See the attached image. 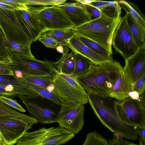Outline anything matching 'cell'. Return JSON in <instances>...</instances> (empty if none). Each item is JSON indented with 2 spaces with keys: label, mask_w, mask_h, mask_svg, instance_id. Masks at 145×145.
<instances>
[{
  "label": "cell",
  "mask_w": 145,
  "mask_h": 145,
  "mask_svg": "<svg viewBox=\"0 0 145 145\" xmlns=\"http://www.w3.org/2000/svg\"><path fill=\"white\" fill-rule=\"evenodd\" d=\"M27 8L37 17L46 31L72 29L74 27L73 24L58 6L38 7L27 6Z\"/></svg>",
  "instance_id": "cell-8"
},
{
  "label": "cell",
  "mask_w": 145,
  "mask_h": 145,
  "mask_svg": "<svg viewBox=\"0 0 145 145\" xmlns=\"http://www.w3.org/2000/svg\"><path fill=\"white\" fill-rule=\"evenodd\" d=\"M14 78L25 84L38 94L58 105L61 106L65 103L61 98L54 91L50 92L46 88L28 82L22 78Z\"/></svg>",
  "instance_id": "cell-23"
},
{
  "label": "cell",
  "mask_w": 145,
  "mask_h": 145,
  "mask_svg": "<svg viewBox=\"0 0 145 145\" xmlns=\"http://www.w3.org/2000/svg\"><path fill=\"white\" fill-rule=\"evenodd\" d=\"M72 52L86 57L94 64L101 65L113 61L112 56L107 57L93 51L80 40L75 36L67 44Z\"/></svg>",
  "instance_id": "cell-16"
},
{
  "label": "cell",
  "mask_w": 145,
  "mask_h": 145,
  "mask_svg": "<svg viewBox=\"0 0 145 145\" xmlns=\"http://www.w3.org/2000/svg\"><path fill=\"white\" fill-rule=\"evenodd\" d=\"M121 8L129 13L136 22L145 29V17L138 7L133 2L125 0L119 1Z\"/></svg>",
  "instance_id": "cell-26"
},
{
  "label": "cell",
  "mask_w": 145,
  "mask_h": 145,
  "mask_svg": "<svg viewBox=\"0 0 145 145\" xmlns=\"http://www.w3.org/2000/svg\"><path fill=\"white\" fill-rule=\"evenodd\" d=\"M48 37L56 40L59 45L66 46L71 40L76 35L72 29L48 30L44 33Z\"/></svg>",
  "instance_id": "cell-24"
},
{
  "label": "cell",
  "mask_w": 145,
  "mask_h": 145,
  "mask_svg": "<svg viewBox=\"0 0 145 145\" xmlns=\"http://www.w3.org/2000/svg\"><path fill=\"white\" fill-rule=\"evenodd\" d=\"M74 137V134L59 126L42 127L26 133L18 140L15 145H60Z\"/></svg>",
  "instance_id": "cell-4"
},
{
  "label": "cell",
  "mask_w": 145,
  "mask_h": 145,
  "mask_svg": "<svg viewBox=\"0 0 145 145\" xmlns=\"http://www.w3.org/2000/svg\"><path fill=\"white\" fill-rule=\"evenodd\" d=\"M125 61L123 73L133 86L145 74V46L139 48L135 53Z\"/></svg>",
  "instance_id": "cell-14"
},
{
  "label": "cell",
  "mask_w": 145,
  "mask_h": 145,
  "mask_svg": "<svg viewBox=\"0 0 145 145\" xmlns=\"http://www.w3.org/2000/svg\"><path fill=\"white\" fill-rule=\"evenodd\" d=\"M0 7L10 10L17 9L15 7L10 5L0 2Z\"/></svg>",
  "instance_id": "cell-44"
},
{
  "label": "cell",
  "mask_w": 145,
  "mask_h": 145,
  "mask_svg": "<svg viewBox=\"0 0 145 145\" xmlns=\"http://www.w3.org/2000/svg\"><path fill=\"white\" fill-rule=\"evenodd\" d=\"M108 1L93 0L88 5L94 7L101 11L106 5Z\"/></svg>",
  "instance_id": "cell-41"
},
{
  "label": "cell",
  "mask_w": 145,
  "mask_h": 145,
  "mask_svg": "<svg viewBox=\"0 0 145 145\" xmlns=\"http://www.w3.org/2000/svg\"><path fill=\"white\" fill-rule=\"evenodd\" d=\"M65 0H26L25 4L27 6H57L66 2Z\"/></svg>",
  "instance_id": "cell-33"
},
{
  "label": "cell",
  "mask_w": 145,
  "mask_h": 145,
  "mask_svg": "<svg viewBox=\"0 0 145 145\" xmlns=\"http://www.w3.org/2000/svg\"><path fill=\"white\" fill-rule=\"evenodd\" d=\"M127 145H139L138 144L129 141Z\"/></svg>",
  "instance_id": "cell-48"
},
{
  "label": "cell",
  "mask_w": 145,
  "mask_h": 145,
  "mask_svg": "<svg viewBox=\"0 0 145 145\" xmlns=\"http://www.w3.org/2000/svg\"><path fill=\"white\" fill-rule=\"evenodd\" d=\"M82 145H109L108 141L96 131L88 133Z\"/></svg>",
  "instance_id": "cell-30"
},
{
  "label": "cell",
  "mask_w": 145,
  "mask_h": 145,
  "mask_svg": "<svg viewBox=\"0 0 145 145\" xmlns=\"http://www.w3.org/2000/svg\"><path fill=\"white\" fill-rule=\"evenodd\" d=\"M5 36L0 28V61L8 64L12 62V56L5 45Z\"/></svg>",
  "instance_id": "cell-32"
},
{
  "label": "cell",
  "mask_w": 145,
  "mask_h": 145,
  "mask_svg": "<svg viewBox=\"0 0 145 145\" xmlns=\"http://www.w3.org/2000/svg\"><path fill=\"white\" fill-rule=\"evenodd\" d=\"M58 6L73 24L74 28L92 20L91 15L85 6L79 3L65 2Z\"/></svg>",
  "instance_id": "cell-15"
},
{
  "label": "cell",
  "mask_w": 145,
  "mask_h": 145,
  "mask_svg": "<svg viewBox=\"0 0 145 145\" xmlns=\"http://www.w3.org/2000/svg\"><path fill=\"white\" fill-rule=\"evenodd\" d=\"M34 125L16 118L0 117V134L6 145H14Z\"/></svg>",
  "instance_id": "cell-13"
},
{
  "label": "cell",
  "mask_w": 145,
  "mask_h": 145,
  "mask_svg": "<svg viewBox=\"0 0 145 145\" xmlns=\"http://www.w3.org/2000/svg\"><path fill=\"white\" fill-rule=\"evenodd\" d=\"M114 137L117 140H121L124 137V135L121 133L118 132H114Z\"/></svg>",
  "instance_id": "cell-45"
},
{
  "label": "cell",
  "mask_w": 145,
  "mask_h": 145,
  "mask_svg": "<svg viewBox=\"0 0 145 145\" xmlns=\"http://www.w3.org/2000/svg\"><path fill=\"white\" fill-rule=\"evenodd\" d=\"M123 69L116 60L101 65L93 64L87 73L76 78L87 93L110 97L113 85Z\"/></svg>",
  "instance_id": "cell-1"
},
{
  "label": "cell",
  "mask_w": 145,
  "mask_h": 145,
  "mask_svg": "<svg viewBox=\"0 0 145 145\" xmlns=\"http://www.w3.org/2000/svg\"><path fill=\"white\" fill-rule=\"evenodd\" d=\"M11 55L12 62L8 65L13 72L34 76H54L55 73L52 64L48 62Z\"/></svg>",
  "instance_id": "cell-11"
},
{
  "label": "cell",
  "mask_w": 145,
  "mask_h": 145,
  "mask_svg": "<svg viewBox=\"0 0 145 145\" xmlns=\"http://www.w3.org/2000/svg\"><path fill=\"white\" fill-rule=\"evenodd\" d=\"M129 141L123 139L117 140L114 137L110 139L108 141L109 145H127Z\"/></svg>",
  "instance_id": "cell-42"
},
{
  "label": "cell",
  "mask_w": 145,
  "mask_h": 145,
  "mask_svg": "<svg viewBox=\"0 0 145 145\" xmlns=\"http://www.w3.org/2000/svg\"><path fill=\"white\" fill-rule=\"evenodd\" d=\"M75 36L83 43L95 52L107 57L112 56L102 47L93 41L80 36L76 35Z\"/></svg>",
  "instance_id": "cell-31"
},
{
  "label": "cell",
  "mask_w": 145,
  "mask_h": 145,
  "mask_svg": "<svg viewBox=\"0 0 145 145\" xmlns=\"http://www.w3.org/2000/svg\"><path fill=\"white\" fill-rule=\"evenodd\" d=\"M0 84L7 85L10 84L13 86L23 87L28 88V86L17 79L13 78L11 79L7 76L0 75Z\"/></svg>",
  "instance_id": "cell-35"
},
{
  "label": "cell",
  "mask_w": 145,
  "mask_h": 145,
  "mask_svg": "<svg viewBox=\"0 0 145 145\" xmlns=\"http://www.w3.org/2000/svg\"><path fill=\"white\" fill-rule=\"evenodd\" d=\"M20 99L38 122L43 124L56 122L61 106L39 95L22 96Z\"/></svg>",
  "instance_id": "cell-7"
},
{
  "label": "cell",
  "mask_w": 145,
  "mask_h": 145,
  "mask_svg": "<svg viewBox=\"0 0 145 145\" xmlns=\"http://www.w3.org/2000/svg\"><path fill=\"white\" fill-rule=\"evenodd\" d=\"M74 53V68L71 76L77 78L87 73L89 71L93 63L84 56L78 53Z\"/></svg>",
  "instance_id": "cell-25"
},
{
  "label": "cell",
  "mask_w": 145,
  "mask_h": 145,
  "mask_svg": "<svg viewBox=\"0 0 145 145\" xmlns=\"http://www.w3.org/2000/svg\"><path fill=\"white\" fill-rule=\"evenodd\" d=\"M87 93L88 102L104 126L113 133H121L126 138L132 140L138 138L135 126L125 123L119 116L116 109L117 101L110 97Z\"/></svg>",
  "instance_id": "cell-2"
},
{
  "label": "cell",
  "mask_w": 145,
  "mask_h": 145,
  "mask_svg": "<svg viewBox=\"0 0 145 145\" xmlns=\"http://www.w3.org/2000/svg\"><path fill=\"white\" fill-rule=\"evenodd\" d=\"M132 89V85L123 76L122 71L114 84L110 97L122 101L130 97Z\"/></svg>",
  "instance_id": "cell-18"
},
{
  "label": "cell",
  "mask_w": 145,
  "mask_h": 145,
  "mask_svg": "<svg viewBox=\"0 0 145 145\" xmlns=\"http://www.w3.org/2000/svg\"><path fill=\"white\" fill-rule=\"evenodd\" d=\"M4 117L22 120L33 124L37 123L35 119L32 116L19 112L0 101V117Z\"/></svg>",
  "instance_id": "cell-27"
},
{
  "label": "cell",
  "mask_w": 145,
  "mask_h": 145,
  "mask_svg": "<svg viewBox=\"0 0 145 145\" xmlns=\"http://www.w3.org/2000/svg\"><path fill=\"white\" fill-rule=\"evenodd\" d=\"M57 52L63 54L64 52V49L63 46L61 45H58L56 48Z\"/></svg>",
  "instance_id": "cell-47"
},
{
  "label": "cell",
  "mask_w": 145,
  "mask_h": 145,
  "mask_svg": "<svg viewBox=\"0 0 145 145\" xmlns=\"http://www.w3.org/2000/svg\"><path fill=\"white\" fill-rule=\"evenodd\" d=\"M5 46L11 55L15 56L35 58L32 54L30 45L16 42L8 39H5Z\"/></svg>",
  "instance_id": "cell-22"
},
{
  "label": "cell",
  "mask_w": 145,
  "mask_h": 145,
  "mask_svg": "<svg viewBox=\"0 0 145 145\" xmlns=\"http://www.w3.org/2000/svg\"><path fill=\"white\" fill-rule=\"evenodd\" d=\"M0 28L6 39L26 45H31L33 42L28 35L23 18L18 10L0 7Z\"/></svg>",
  "instance_id": "cell-5"
},
{
  "label": "cell",
  "mask_w": 145,
  "mask_h": 145,
  "mask_svg": "<svg viewBox=\"0 0 145 145\" xmlns=\"http://www.w3.org/2000/svg\"><path fill=\"white\" fill-rule=\"evenodd\" d=\"M0 101L9 106H10L19 111L22 112H26L25 110L18 103L16 100L1 96Z\"/></svg>",
  "instance_id": "cell-36"
},
{
  "label": "cell",
  "mask_w": 145,
  "mask_h": 145,
  "mask_svg": "<svg viewBox=\"0 0 145 145\" xmlns=\"http://www.w3.org/2000/svg\"><path fill=\"white\" fill-rule=\"evenodd\" d=\"M84 105L65 103L61 107L56 118L59 126L74 134L82 129L84 123Z\"/></svg>",
  "instance_id": "cell-9"
},
{
  "label": "cell",
  "mask_w": 145,
  "mask_h": 145,
  "mask_svg": "<svg viewBox=\"0 0 145 145\" xmlns=\"http://www.w3.org/2000/svg\"><path fill=\"white\" fill-rule=\"evenodd\" d=\"M37 94L29 87L23 88L10 84H0V96L13 99L15 97L20 98L22 96L34 95Z\"/></svg>",
  "instance_id": "cell-20"
},
{
  "label": "cell",
  "mask_w": 145,
  "mask_h": 145,
  "mask_svg": "<svg viewBox=\"0 0 145 145\" xmlns=\"http://www.w3.org/2000/svg\"><path fill=\"white\" fill-rule=\"evenodd\" d=\"M69 51L68 48L66 47L62 56L53 66L57 72L71 75L74 68V53H69Z\"/></svg>",
  "instance_id": "cell-19"
},
{
  "label": "cell",
  "mask_w": 145,
  "mask_h": 145,
  "mask_svg": "<svg viewBox=\"0 0 145 145\" xmlns=\"http://www.w3.org/2000/svg\"><path fill=\"white\" fill-rule=\"evenodd\" d=\"M118 113L125 123L133 126L145 128V102L130 97L120 102L116 106Z\"/></svg>",
  "instance_id": "cell-10"
},
{
  "label": "cell",
  "mask_w": 145,
  "mask_h": 145,
  "mask_svg": "<svg viewBox=\"0 0 145 145\" xmlns=\"http://www.w3.org/2000/svg\"><path fill=\"white\" fill-rule=\"evenodd\" d=\"M38 40L45 46L49 48H55L58 45L56 40L52 38L47 36L44 33L40 36Z\"/></svg>",
  "instance_id": "cell-37"
},
{
  "label": "cell",
  "mask_w": 145,
  "mask_h": 145,
  "mask_svg": "<svg viewBox=\"0 0 145 145\" xmlns=\"http://www.w3.org/2000/svg\"><path fill=\"white\" fill-rule=\"evenodd\" d=\"M84 5L90 14L92 20L96 19L100 16L101 12L100 10L94 7L89 5Z\"/></svg>",
  "instance_id": "cell-40"
},
{
  "label": "cell",
  "mask_w": 145,
  "mask_h": 145,
  "mask_svg": "<svg viewBox=\"0 0 145 145\" xmlns=\"http://www.w3.org/2000/svg\"><path fill=\"white\" fill-rule=\"evenodd\" d=\"M125 16L130 31L139 48L145 46V29L138 24L129 13L126 12Z\"/></svg>",
  "instance_id": "cell-21"
},
{
  "label": "cell",
  "mask_w": 145,
  "mask_h": 145,
  "mask_svg": "<svg viewBox=\"0 0 145 145\" xmlns=\"http://www.w3.org/2000/svg\"><path fill=\"white\" fill-rule=\"evenodd\" d=\"M145 89V74L138 79L132 86V92L140 96L144 92Z\"/></svg>",
  "instance_id": "cell-34"
},
{
  "label": "cell",
  "mask_w": 145,
  "mask_h": 145,
  "mask_svg": "<svg viewBox=\"0 0 145 145\" xmlns=\"http://www.w3.org/2000/svg\"><path fill=\"white\" fill-rule=\"evenodd\" d=\"M22 16L28 35L33 42L37 40L46 31L37 17L27 8L18 10Z\"/></svg>",
  "instance_id": "cell-17"
},
{
  "label": "cell",
  "mask_w": 145,
  "mask_h": 145,
  "mask_svg": "<svg viewBox=\"0 0 145 145\" xmlns=\"http://www.w3.org/2000/svg\"><path fill=\"white\" fill-rule=\"evenodd\" d=\"M121 17H109L101 12L100 16L72 29L76 35L88 39L97 43L111 55L113 54V36Z\"/></svg>",
  "instance_id": "cell-3"
},
{
  "label": "cell",
  "mask_w": 145,
  "mask_h": 145,
  "mask_svg": "<svg viewBox=\"0 0 145 145\" xmlns=\"http://www.w3.org/2000/svg\"><path fill=\"white\" fill-rule=\"evenodd\" d=\"M0 75L13 76V72L8 64L0 61Z\"/></svg>",
  "instance_id": "cell-39"
},
{
  "label": "cell",
  "mask_w": 145,
  "mask_h": 145,
  "mask_svg": "<svg viewBox=\"0 0 145 145\" xmlns=\"http://www.w3.org/2000/svg\"><path fill=\"white\" fill-rule=\"evenodd\" d=\"M0 2L10 5L18 10L26 8V0H0Z\"/></svg>",
  "instance_id": "cell-38"
},
{
  "label": "cell",
  "mask_w": 145,
  "mask_h": 145,
  "mask_svg": "<svg viewBox=\"0 0 145 145\" xmlns=\"http://www.w3.org/2000/svg\"><path fill=\"white\" fill-rule=\"evenodd\" d=\"M0 135H1L0 134Z\"/></svg>",
  "instance_id": "cell-49"
},
{
  "label": "cell",
  "mask_w": 145,
  "mask_h": 145,
  "mask_svg": "<svg viewBox=\"0 0 145 145\" xmlns=\"http://www.w3.org/2000/svg\"><path fill=\"white\" fill-rule=\"evenodd\" d=\"M137 134L139 135L140 138L145 142V128L138 127H135Z\"/></svg>",
  "instance_id": "cell-43"
},
{
  "label": "cell",
  "mask_w": 145,
  "mask_h": 145,
  "mask_svg": "<svg viewBox=\"0 0 145 145\" xmlns=\"http://www.w3.org/2000/svg\"><path fill=\"white\" fill-rule=\"evenodd\" d=\"M93 0H75L76 2L79 3L83 5H88L91 3Z\"/></svg>",
  "instance_id": "cell-46"
},
{
  "label": "cell",
  "mask_w": 145,
  "mask_h": 145,
  "mask_svg": "<svg viewBox=\"0 0 145 145\" xmlns=\"http://www.w3.org/2000/svg\"><path fill=\"white\" fill-rule=\"evenodd\" d=\"M121 9L119 1H108L106 6L100 11L109 17L115 18L121 16Z\"/></svg>",
  "instance_id": "cell-29"
},
{
  "label": "cell",
  "mask_w": 145,
  "mask_h": 145,
  "mask_svg": "<svg viewBox=\"0 0 145 145\" xmlns=\"http://www.w3.org/2000/svg\"><path fill=\"white\" fill-rule=\"evenodd\" d=\"M112 46L125 60L133 55L139 48L130 31L125 16L121 18L114 32Z\"/></svg>",
  "instance_id": "cell-12"
},
{
  "label": "cell",
  "mask_w": 145,
  "mask_h": 145,
  "mask_svg": "<svg viewBox=\"0 0 145 145\" xmlns=\"http://www.w3.org/2000/svg\"><path fill=\"white\" fill-rule=\"evenodd\" d=\"M54 92L64 103L73 102L83 105L88 102L87 93L76 78L60 73L55 70L53 77Z\"/></svg>",
  "instance_id": "cell-6"
},
{
  "label": "cell",
  "mask_w": 145,
  "mask_h": 145,
  "mask_svg": "<svg viewBox=\"0 0 145 145\" xmlns=\"http://www.w3.org/2000/svg\"><path fill=\"white\" fill-rule=\"evenodd\" d=\"M53 76H34L22 73L21 78H22L28 82L47 89L53 84Z\"/></svg>",
  "instance_id": "cell-28"
}]
</instances>
